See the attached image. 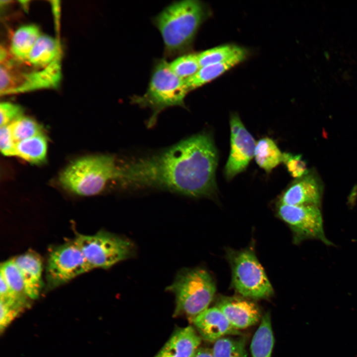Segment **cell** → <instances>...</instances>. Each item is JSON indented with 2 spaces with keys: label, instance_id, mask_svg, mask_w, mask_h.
Instances as JSON below:
<instances>
[{
  "label": "cell",
  "instance_id": "obj_26",
  "mask_svg": "<svg viewBox=\"0 0 357 357\" xmlns=\"http://www.w3.org/2000/svg\"><path fill=\"white\" fill-rule=\"evenodd\" d=\"M13 138L16 143L43 133L42 126L33 119L22 116L9 124Z\"/></svg>",
  "mask_w": 357,
  "mask_h": 357
},
{
  "label": "cell",
  "instance_id": "obj_24",
  "mask_svg": "<svg viewBox=\"0 0 357 357\" xmlns=\"http://www.w3.org/2000/svg\"><path fill=\"white\" fill-rule=\"evenodd\" d=\"M214 357H247L245 341L222 337L214 342L212 349Z\"/></svg>",
  "mask_w": 357,
  "mask_h": 357
},
{
  "label": "cell",
  "instance_id": "obj_1",
  "mask_svg": "<svg viewBox=\"0 0 357 357\" xmlns=\"http://www.w3.org/2000/svg\"><path fill=\"white\" fill-rule=\"evenodd\" d=\"M218 153L211 136L201 133L157 154L119 166L116 179L131 188H154L192 197L216 190Z\"/></svg>",
  "mask_w": 357,
  "mask_h": 357
},
{
  "label": "cell",
  "instance_id": "obj_19",
  "mask_svg": "<svg viewBox=\"0 0 357 357\" xmlns=\"http://www.w3.org/2000/svg\"><path fill=\"white\" fill-rule=\"evenodd\" d=\"M59 42L46 35H41L32 49L27 62L37 68L44 67L60 56Z\"/></svg>",
  "mask_w": 357,
  "mask_h": 357
},
{
  "label": "cell",
  "instance_id": "obj_30",
  "mask_svg": "<svg viewBox=\"0 0 357 357\" xmlns=\"http://www.w3.org/2000/svg\"><path fill=\"white\" fill-rule=\"evenodd\" d=\"M15 144L9 124L0 126V149L1 153L6 156H16Z\"/></svg>",
  "mask_w": 357,
  "mask_h": 357
},
{
  "label": "cell",
  "instance_id": "obj_3",
  "mask_svg": "<svg viewBox=\"0 0 357 357\" xmlns=\"http://www.w3.org/2000/svg\"><path fill=\"white\" fill-rule=\"evenodd\" d=\"M166 290L175 296L173 317L184 316L191 322L208 308L216 288L213 278L205 269L186 268L179 271Z\"/></svg>",
  "mask_w": 357,
  "mask_h": 357
},
{
  "label": "cell",
  "instance_id": "obj_29",
  "mask_svg": "<svg viewBox=\"0 0 357 357\" xmlns=\"http://www.w3.org/2000/svg\"><path fill=\"white\" fill-rule=\"evenodd\" d=\"M23 109L19 105L9 102L0 103V126L9 125L23 116Z\"/></svg>",
  "mask_w": 357,
  "mask_h": 357
},
{
  "label": "cell",
  "instance_id": "obj_14",
  "mask_svg": "<svg viewBox=\"0 0 357 357\" xmlns=\"http://www.w3.org/2000/svg\"><path fill=\"white\" fill-rule=\"evenodd\" d=\"M202 339L195 328H178L153 357H192Z\"/></svg>",
  "mask_w": 357,
  "mask_h": 357
},
{
  "label": "cell",
  "instance_id": "obj_17",
  "mask_svg": "<svg viewBox=\"0 0 357 357\" xmlns=\"http://www.w3.org/2000/svg\"><path fill=\"white\" fill-rule=\"evenodd\" d=\"M42 34L35 24L20 26L14 32L10 41L9 53L15 60L26 62L29 55Z\"/></svg>",
  "mask_w": 357,
  "mask_h": 357
},
{
  "label": "cell",
  "instance_id": "obj_5",
  "mask_svg": "<svg viewBox=\"0 0 357 357\" xmlns=\"http://www.w3.org/2000/svg\"><path fill=\"white\" fill-rule=\"evenodd\" d=\"M189 92L185 80L174 74L169 62L162 59L155 65L146 92L142 96H134L132 102L151 109L153 113L147 121V127H151L164 109L174 106L184 107V100Z\"/></svg>",
  "mask_w": 357,
  "mask_h": 357
},
{
  "label": "cell",
  "instance_id": "obj_31",
  "mask_svg": "<svg viewBox=\"0 0 357 357\" xmlns=\"http://www.w3.org/2000/svg\"><path fill=\"white\" fill-rule=\"evenodd\" d=\"M0 301V330L2 331L15 317L21 309L13 305Z\"/></svg>",
  "mask_w": 357,
  "mask_h": 357
},
{
  "label": "cell",
  "instance_id": "obj_22",
  "mask_svg": "<svg viewBox=\"0 0 357 357\" xmlns=\"http://www.w3.org/2000/svg\"><path fill=\"white\" fill-rule=\"evenodd\" d=\"M254 158L260 168L270 172L283 162V153L272 139L265 137L256 143Z\"/></svg>",
  "mask_w": 357,
  "mask_h": 357
},
{
  "label": "cell",
  "instance_id": "obj_27",
  "mask_svg": "<svg viewBox=\"0 0 357 357\" xmlns=\"http://www.w3.org/2000/svg\"><path fill=\"white\" fill-rule=\"evenodd\" d=\"M171 70L177 76L185 80L195 74L200 69L197 54L180 56L169 63Z\"/></svg>",
  "mask_w": 357,
  "mask_h": 357
},
{
  "label": "cell",
  "instance_id": "obj_8",
  "mask_svg": "<svg viewBox=\"0 0 357 357\" xmlns=\"http://www.w3.org/2000/svg\"><path fill=\"white\" fill-rule=\"evenodd\" d=\"M61 59V55L44 67L28 71L19 70L11 63L4 75L3 96L58 87L62 77Z\"/></svg>",
  "mask_w": 357,
  "mask_h": 357
},
{
  "label": "cell",
  "instance_id": "obj_23",
  "mask_svg": "<svg viewBox=\"0 0 357 357\" xmlns=\"http://www.w3.org/2000/svg\"><path fill=\"white\" fill-rule=\"evenodd\" d=\"M244 50L232 45H224L211 48L197 54L201 67L224 61L231 59Z\"/></svg>",
  "mask_w": 357,
  "mask_h": 357
},
{
  "label": "cell",
  "instance_id": "obj_10",
  "mask_svg": "<svg viewBox=\"0 0 357 357\" xmlns=\"http://www.w3.org/2000/svg\"><path fill=\"white\" fill-rule=\"evenodd\" d=\"M278 215L292 229L295 242L315 239L327 245H333L325 236L319 206L313 205H290L280 203Z\"/></svg>",
  "mask_w": 357,
  "mask_h": 357
},
{
  "label": "cell",
  "instance_id": "obj_18",
  "mask_svg": "<svg viewBox=\"0 0 357 357\" xmlns=\"http://www.w3.org/2000/svg\"><path fill=\"white\" fill-rule=\"evenodd\" d=\"M246 57L244 50L224 61L201 67L191 77L185 80L190 92L217 78L226 71L243 61Z\"/></svg>",
  "mask_w": 357,
  "mask_h": 357
},
{
  "label": "cell",
  "instance_id": "obj_11",
  "mask_svg": "<svg viewBox=\"0 0 357 357\" xmlns=\"http://www.w3.org/2000/svg\"><path fill=\"white\" fill-rule=\"evenodd\" d=\"M230 128L231 149L225 169L228 179H231L246 169L254 157L256 144L238 115L231 116Z\"/></svg>",
  "mask_w": 357,
  "mask_h": 357
},
{
  "label": "cell",
  "instance_id": "obj_12",
  "mask_svg": "<svg viewBox=\"0 0 357 357\" xmlns=\"http://www.w3.org/2000/svg\"><path fill=\"white\" fill-rule=\"evenodd\" d=\"M201 339L215 342L228 335H239L241 332L235 328L216 306L208 307L191 322Z\"/></svg>",
  "mask_w": 357,
  "mask_h": 357
},
{
  "label": "cell",
  "instance_id": "obj_20",
  "mask_svg": "<svg viewBox=\"0 0 357 357\" xmlns=\"http://www.w3.org/2000/svg\"><path fill=\"white\" fill-rule=\"evenodd\" d=\"M274 345L270 314L265 313L253 336L250 345L252 357H271Z\"/></svg>",
  "mask_w": 357,
  "mask_h": 357
},
{
  "label": "cell",
  "instance_id": "obj_25",
  "mask_svg": "<svg viewBox=\"0 0 357 357\" xmlns=\"http://www.w3.org/2000/svg\"><path fill=\"white\" fill-rule=\"evenodd\" d=\"M0 275L5 279L11 290L18 296L26 299L22 276L14 258L1 263Z\"/></svg>",
  "mask_w": 357,
  "mask_h": 357
},
{
  "label": "cell",
  "instance_id": "obj_28",
  "mask_svg": "<svg viewBox=\"0 0 357 357\" xmlns=\"http://www.w3.org/2000/svg\"><path fill=\"white\" fill-rule=\"evenodd\" d=\"M283 163L285 164L288 171L294 178H299L308 173L306 164L300 155L283 153Z\"/></svg>",
  "mask_w": 357,
  "mask_h": 357
},
{
  "label": "cell",
  "instance_id": "obj_16",
  "mask_svg": "<svg viewBox=\"0 0 357 357\" xmlns=\"http://www.w3.org/2000/svg\"><path fill=\"white\" fill-rule=\"evenodd\" d=\"M23 280L26 295L31 299L38 298L43 287L42 263L38 255L26 253L14 258Z\"/></svg>",
  "mask_w": 357,
  "mask_h": 357
},
{
  "label": "cell",
  "instance_id": "obj_4",
  "mask_svg": "<svg viewBox=\"0 0 357 357\" xmlns=\"http://www.w3.org/2000/svg\"><path fill=\"white\" fill-rule=\"evenodd\" d=\"M118 167L113 156H87L70 164L60 173L59 180L75 194L94 195L101 192L110 180L116 179Z\"/></svg>",
  "mask_w": 357,
  "mask_h": 357
},
{
  "label": "cell",
  "instance_id": "obj_15",
  "mask_svg": "<svg viewBox=\"0 0 357 357\" xmlns=\"http://www.w3.org/2000/svg\"><path fill=\"white\" fill-rule=\"evenodd\" d=\"M320 186L312 176L306 175L294 181L282 195L280 203L290 205L320 206Z\"/></svg>",
  "mask_w": 357,
  "mask_h": 357
},
{
  "label": "cell",
  "instance_id": "obj_9",
  "mask_svg": "<svg viewBox=\"0 0 357 357\" xmlns=\"http://www.w3.org/2000/svg\"><path fill=\"white\" fill-rule=\"evenodd\" d=\"M92 270L74 240L57 247L50 253L46 268L48 286L55 288Z\"/></svg>",
  "mask_w": 357,
  "mask_h": 357
},
{
  "label": "cell",
  "instance_id": "obj_2",
  "mask_svg": "<svg viewBox=\"0 0 357 357\" xmlns=\"http://www.w3.org/2000/svg\"><path fill=\"white\" fill-rule=\"evenodd\" d=\"M205 16L201 2L184 0L171 3L155 17L168 55L182 53L190 47Z\"/></svg>",
  "mask_w": 357,
  "mask_h": 357
},
{
  "label": "cell",
  "instance_id": "obj_13",
  "mask_svg": "<svg viewBox=\"0 0 357 357\" xmlns=\"http://www.w3.org/2000/svg\"><path fill=\"white\" fill-rule=\"evenodd\" d=\"M236 329H243L256 324L261 319L258 306L253 302L237 297L222 298L216 305Z\"/></svg>",
  "mask_w": 357,
  "mask_h": 357
},
{
  "label": "cell",
  "instance_id": "obj_21",
  "mask_svg": "<svg viewBox=\"0 0 357 357\" xmlns=\"http://www.w3.org/2000/svg\"><path fill=\"white\" fill-rule=\"evenodd\" d=\"M47 152V139L44 133L15 144L16 156L32 164L44 163L46 159Z\"/></svg>",
  "mask_w": 357,
  "mask_h": 357
},
{
  "label": "cell",
  "instance_id": "obj_6",
  "mask_svg": "<svg viewBox=\"0 0 357 357\" xmlns=\"http://www.w3.org/2000/svg\"><path fill=\"white\" fill-rule=\"evenodd\" d=\"M74 240L92 269H108L133 257L136 251L128 238L105 231L93 235L77 234Z\"/></svg>",
  "mask_w": 357,
  "mask_h": 357
},
{
  "label": "cell",
  "instance_id": "obj_7",
  "mask_svg": "<svg viewBox=\"0 0 357 357\" xmlns=\"http://www.w3.org/2000/svg\"><path fill=\"white\" fill-rule=\"evenodd\" d=\"M232 282L243 297L267 299L274 294L273 288L254 252L250 249L230 253Z\"/></svg>",
  "mask_w": 357,
  "mask_h": 357
},
{
  "label": "cell",
  "instance_id": "obj_32",
  "mask_svg": "<svg viewBox=\"0 0 357 357\" xmlns=\"http://www.w3.org/2000/svg\"><path fill=\"white\" fill-rule=\"evenodd\" d=\"M192 357H214L212 349L199 347Z\"/></svg>",
  "mask_w": 357,
  "mask_h": 357
}]
</instances>
